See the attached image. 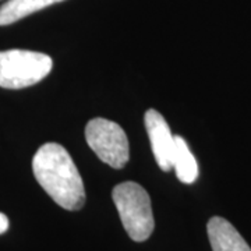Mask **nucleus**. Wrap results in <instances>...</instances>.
<instances>
[{
	"label": "nucleus",
	"mask_w": 251,
	"mask_h": 251,
	"mask_svg": "<svg viewBox=\"0 0 251 251\" xmlns=\"http://www.w3.org/2000/svg\"><path fill=\"white\" fill-rule=\"evenodd\" d=\"M145 127L158 166L163 172H169L173 169L176 137L172 134L165 117L155 109H150L145 113Z\"/></svg>",
	"instance_id": "39448f33"
},
{
	"label": "nucleus",
	"mask_w": 251,
	"mask_h": 251,
	"mask_svg": "<svg viewBox=\"0 0 251 251\" xmlns=\"http://www.w3.org/2000/svg\"><path fill=\"white\" fill-rule=\"evenodd\" d=\"M53 62L41 52L11 49L0 52V87L21 90L42 81L50 73Z\"/></svg>",
	"instance_id": "7ed1b4c3"
},
{
	"label": "nucleus",
	"mask_w": 251,
	"mask_h": 251,
	"mask_svg": "<svg viewBox=\"0 0 251 251\" xmlns=\"http://www.w3.org/2000/svg\"><path fill=\"white\" fill-rule=\"evenodd\" d=\"M64 0H9L0 7V25H10L21 18Z\"/></svg>",
	"instance_id": "0eeeda50"
},
{
	"label": "nucleus",
	"mask_w": 251,
	"mask_h": 251,
	"mask_svg": "<svg viewBox=\"0 0 251 251\" xmlns=\"http://www.w3.org/2000/svg\"><path fill=\"white\" fill-rule=\"evenodd\" d=\"M7 229H9V218L0 212V234L7 232Z\"/></svg>",
	"instance_id": "1a4fd4ad"
},
{
	"label": "nucleus",
	"mask_w": 251,
	"mask_h": 251,
	"mask_svg": "<svg viewBox=\"0 0 251 251\" xmlns=\"http://www.w3.org/2000/svg\"><path fill=\"white\" fill-rule=\"evenodd\" d=\"M173 169L177 179L184 184L194 183L198 177V165L193 152L183 137H176V147L173 155Z\"/></svg>",
	"instance_id": "6e6552de"
},
{
	"label": "nucleus",
	"mask_w": 251,
	"mask_h": 251,
	"mask_svg": "<svg viewBox=\"0 0 251 251\" xmlns=\"http://www.w3.org/2000/svg\"><path fill=\"white\" fill-rule=\"evenodd\" d=\"M85 140L91 150L106 165L122 169L128 162L130 148L125 130L108 119H92L85 127Z\"/></svg>",
	"instance_id": "20e7f679"
},
{
	"label": "nucleus",
	"mask_w": 251,
	"mask_h": 251,
	"mask_svg": "<svg viewBox=\"0 0 251 251\" xmlns=\"http://www.w3.org/2000/svg\"><path fill=\"white\" fill-rule=\"evenodd\" d=\"M206 232L214 251H251L250 246L234 229L233 225L221 216L209 219Z\"/></svg>",
	"instance_id": "423d86ee"
},
{
	"label": "nucleus",
	"mask_w": 251,
	"mask_h": 251,
	"mask_svg": "<svg viewBox=\"0 0 251 251\" xmlns=\"http://www.w3.org/2000/svg\"><path fill=\"white\" fill-rule=\"evenodd\" d=\"M32 172L39 186L57 205L78 211L85 202V188L70 153L60 144H44L32 159Z\"/></svg>",
	"instance_id": "f257e3e1"
},
{
	"label": "nucleus",
	"mask_w": 251,
	"mask_h": 251,
	"mask_svg": "<svg viewBox=\"0 0 251 251\" xmlns=\"http://www.w3.org/2000/svg\"><path fill=\"white\" fill-rule=\"evenodd\" d=\"M112 198L130 239L145 242L155 227L151 198L145 188L134 181H125L113 188Z\"/></svg>",
	"instance_id": "f03ea898"
}]
</instances>
